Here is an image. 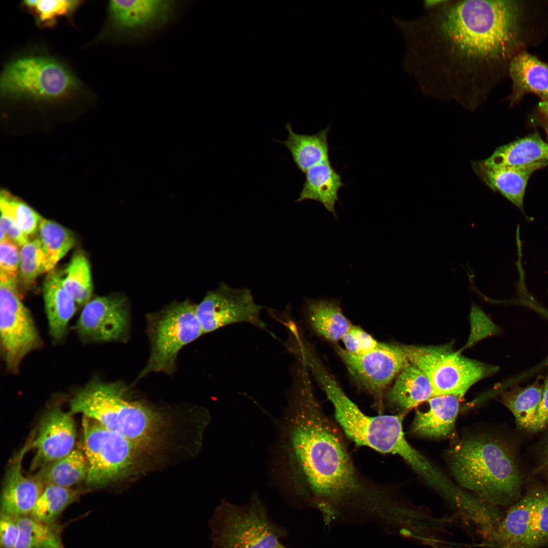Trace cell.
I'll return each mask as SVG.
<instances>
[{"label":"cell","instance_id":"obj_1","mask_svg":"<svg viewBox=\"0 0 548 548\" xmlns=\"http://www.w3.org/2000/svg\"><path fill=\"white\" fill-rule=\"evenodd\" d=\"M405 24L407 66L419 90L473 111L487 100L495 71L519 41L515 1H425Z\"/></svg>","mask_w":548,"mask_h":548},{"label":"cell","instance_id":"obj_2","mask_svg":"<svg viewBox=\"0 0 548 548\" xmlns=\"http://www.w3.org/2000/svg\"><path fill=\"white\" fill-rule=\"evenodd\" d=\"M275 475L297 498L325 508H379L395 498L389 484L363 474L346 437L323 410L311 385L296 388L279 425Z\"/></svg>","mask_w":548,"mask_h":548},{"label":"cell","instance_id":"obj_3","mask_svg":"<svg viewBox=\"0 0 548 548\" xmlns=\"http://www.w3.org/2000/svg\"><path fill=\"white\" fill-rule=\"evenodd\" d=\"M449 458L456 481L484 503L505 505L519 497L521 474L512 450L501 438L488 434L467 436L450 450Z\"/></svg>","mask_w":548,"mask_h":548},{"label":"cell","instance_id":"obj_4","mask_svg":"<svg viewBox=\"0 0 548 548\" xmlns=\"http://www.w3.org/2000/svg\"><path fill=\"white\" fill-rule=\"evenodd\" d=\"M311 371L332 403L335 421L346 437L358 447L398 455L404 460L407 457L412 446L403 430L404 414L368 416L348 397L321 363L315 364Z\"/></svg>","mask_w":548,"mask_h":548},{"label":"cell","instance_id":"obj_5","mask_svg":"<svg viewBox=\"0 0 548 548\" xmlns=\"http://www.w3.org/2000/svg\"><path fill=\"white\" fill-rule=\"evenodd\" d=\"M121 382H90L70 401V413L95 420L134 444L148 440L154 432L156 417L147 406L127 398Z\"/></svg>","mask_w":548,"mask_h":548},{"label":"cell","instance_id":"obj_6","mask_svg":"<svg viewBox=\"0 0 548 548\" xmlns=\"http://www.w3.org/2000/svg\"><path fill=\"white\" fill-rule=\"evenodd\" d=\"M5 97L35 102L60 101L80 89V82L60 61L43 55H26L5 66L0 83Z\"/></svg>","mask_w":548,"mask_h":548},{"label":"cell","instance_id":"obj_7","mask_svg":"<svg viewBox=\"0 0 548 548\" xmlns=\"http://www.w3.org/2000/svg\"><path fill=\"white\" fill-rule=\"evenodd\" d=\"M210 525L212 548H278L286 534L256 493L243 505L222 500Z\"/></svg>","mask_w":548,"mask_h":548},{"label":"cell","instance_id":"obj_8","mask_svg":"<svg viewBox=\"0 0 548 548\" xmlns=\"http://www.w3.org/2000/svg\"><path fill=\"white\" fill-rule=\"evenodd\" d=\"M196 304L189 300L174 302L148 317L150 354L138 379L150 372L172 373L178 353L203 334L196 315Z\"/></svg>","mask_w":548,"mask_h":548},{"label":"cell","instance_id":"obj_9","mask_svg":"<svg viewBox=\"0 0 548 548\" xmlns=\"http://www.w3.org/2000/svg\"><path fill=\"white\" fill-rule=\"evenodd\" d=\"M410 363L428 378L434 395H454L462 398L481 379L497 371L442 347L403 346Z\"/></svg>","mask_w":548,"mask_h":548},{"label":"cell","instance_id":"obj_10","mask_svg":"<svg viewBox=\"0 0 548 548\" xmlns=\"http://www.w3.org/2000/svg\"><path fill=\"white\" fill-rule=\"evenodd\" d=\"M183 6L175 1H110L99 38L126 44L142 42L169 24Z\"/></svg>","mask_w":548,"mask_h":548},{"label":"cell","instance_id":"obj_11","mask_svg":"<svg viewBox=\"0 0 548 548\" xmlns=\"http://www.w3.org/2000/svg\"><path fill=\"white\" fill-rule=\"evenodd\" d=\"M0 336L2 354L9 371L16 373L22 359L39 348L41 338L33 319L21 299L17 282L0 274Z\"/></svg>","mask_w":548,"mask_h":548},{"label":"cell","instance_id":"obj_12","mask_svg":"<svg viewBox=\"0 0 548 548\" xmlns=\"http://www.w3.org/2000/svg\"><path fill=\"white\" fill-rule=\"evenodd\" d=\"M83 450L88 464L85 481L90 487H100L122 475L131 465L134 444L90 418L83 416Z\"/></svg>","mask_w":548,"mask_h":548},{"label":"cell","instance_id":"obj_13","mask_svg":"<svg viewBox=\"0 0 548 548\" xmlns=\"http://www.w3.org/2000/svg\"><path fill=\"white\" fill-rule=\"evenodd\" d=\"M334 349L354 379L373 397L379 415L383 414L386 389L410 363L403 346L381 342L361 355L351 354L338 346Z\"/></svg>","mask_w":548,"mask_h":548},{"label":"cell","instance_id":"obj_14","mask_svg":"<svg viewBox=\"0 0 548 548\" xmlns=\"http://www.w3.org/2000/svg\"><path fill=\"white\" fill-rule=\"evenodd\" d=\"M263 307L256 304L250 290L235 289L224 283L207 292L196 306V315L203 333L236 323H247L265 328L261 319Z\"/></svg>","mask_w":548,"mask_h":548},{"label":"cell","instance_id":"obj_15","mask_svg":"<svg viewBox=\"0 0 548 548\" xmlns=\"http://www.w3.org/2000/svg\"><path fill=\"white\" fill-rule=\"evenodd\" d=\"M130 314L125 297H96L86 303L76 329L80 337L88 342L126 341L129 337Z\"/></svg>","mask_w":548,"mask_h":548},{"label":"cell","instance_id":"obj_16","mask_svg":"<svg viewBox=\"0 0 548 548\" xmlns=\"http://www.w3.org/2000/svg\"><path fill=\"white\" fill-rule=\"evenodd\" d=\"M72 414L55 407L42 418L38 433L30 441L36 451L31 469H41L69 454L74 449L76 429Z\"/></svg>","mask_w":548,"mask_h":548},{"label":"cell","instance_id":"obj_17","mask_svg":"<svg viewBox=\"0 0 548 548\" xmlns=\"http://www.w3.org/2000/svg\"><path fill=\"white\" fill-rule=\"evenodd\" d=\"M29 441L13 458L1 492L0 513L16 518L30 516L45 486L35 476L25 475L22 461L30 449Z\"/></svg>","mask_w":548,"mask_h":548},{"label":"cell","instance_id":"obj_18","mask_svg":"<svg viewBox=\"0 0 548 548\" xmlns=\"http://www.w3.org/2000/svg\"><path fill=\"white\" fill-rule=\"evenodd\" d=\"M548 165L545 161L519 165L494 166L484 160L472 161L473 171L480 180L498 191L521 211L528 180L536 170Z\"/></svg>","mask_w":548,"mask_h":548},{"label":"cell","instance_id":"obj_19","mask_svg":"<svg viewBox=\"0 0 548 548\" xmlns=\"http://www.w3.org/2000/svg\"><path fill=\"white\" fill-rule=\"evenodd\" d=\"M539 491H531L507 511L502 520L487 535L491 548H521L533 519Z\"/></svg>","mask_w":548,"mask_h":548},{"label":"cell","instance_id":"obj_20","mask_svg":"<svg viewBox=\"0 0 548 548\" xmlns=\"http://www.w3.org/2000/svg\"><path fill=\"white\" fill-rule=\"evenodd\" d=\"M460 399L454 395H443L428 399L427 410L416 412L411 425V432L432 438L451 435L454 430Z\"/></svg>","mask_w":548,"mask_h":548},{"label":"cell","instance_id":"obj_21","mask_svg":"<svg viewBox=\"0 0 548 548\" xmlns=\"http://www.w3.org/2000/svg\"><path fill=\"white\" fill-rule=\"evenodd\" d=\"M508 72L512 81L510 104L529 93L538 95L541 100H548V64L522 52L511 58Z\"/></svg>","mask_w":548,"mask_h":548},{"label":"cell","instance_id":"obj_22","mask_svg":"<svg viewBox=\"0 0 548 548\" xmlns=\"http://www.w3.org/2000/svg\"><path fill=\"white\" fill-rule=\"evenodd\" d=\"M42 290L49 333L54 340L59 341L66 333L68 323L76 312V302L63 285L62 272L57 270L49 272Z\"/></svg>","mask_w":548,"mask_h":548},{"label":"cell","instance_id":"obj_23","mask_svg":"<svg viewBox=\"0 0 548 548\" xmlns=\"http://www.w3.org/2000/svg\"><path fill=\"white\" fill-rule=\"evenodd\" d=\"M435 396L427 376L417 366L409 363L398 374L386 393L385 403L391 408L404 414Z\"/></svg>","mask_w":548,"mask_h":548},{"label":"cell","instance_id":"obj_24","mask_svg":"<svg viewBox=\"0 0 548 548\" xmlns=\"http://www.w3.org/2000/svg\"><path fill=\"white\" fill-rule=\"evenodd\" d=\"M305 181L296 202L305 200L319 202L337 218L335 204L339 201L338 192L344 186L341 177L330 161L319 163L305 173Z\"/></svg>","mask_w":548,"mask_h":548},{"label":"cell","instance_id":"obj_25","mask_svg":"<svg viewBox=\"0 0 548 548\" xmlns=\"http://www.w3.org/2000/svg\"><path fill=\"white\" fill-rule=\"evenodd\" d=\"M305 310L313 330L332 342L341 340L352 325L337 300L309 299L306 301Z\"/></svg>","mask_w":548,"mask_h":548},{"label":"cell","instance_id":"obj_26","mask_svg":"<svg viewBox=\"0 0 548 548\" xmlns=\"http://www.w3.org/2000/svg\"><path fill=\"white\" fill-rule=\"evenodd\" d=\"M288 135L281 143L290 151L298 168L304 174L311 167L324 161H330L328 133L329 127L314 134L295 133L290 124L285 125Z\"/></svg>","mask_w":548,"mask_h":548},{"label":"cell","instance_id":"obj_27","mask_svg":"<svg viewBox=\"0 0 548 548\" xmlns=\"http://www.w3.org/2000/svg\"><path fill=\"white\" fill-rule=\"evenodd\" d=\"M484 161L494 166L548 162V142L535 132L498 147Z\"/></svg>","mask_w":548,"mask_h":548},{"label":"cell","instance_id":"obj_28","mask_svg":"<svg viewBox=\"0 0 548 548\" xmlns=\"http://www.w3.org/2000/svg\"><path fill=\"white\" fill-rule=\"evenodd\" d=\"M88 464L83 450L76 448L69 454L40 469L35 476L45 486L72 488L86 481Z\"/></svg>","mask_w":548,"mask_h":548},{"label":"cell","instance_id":"obj_29","mask_svg":"<svg viewBox=\"0 0 548 548\" xmlns=\"http://www.w3.org/2000/svg\"><path fill=\"white\" fill-rule=\"evenodd\" d=\"M65 524L46 523L30 516L18 518L16 548H65L62 534Z\"/></svg>","mask_w":548,"mask_h":548},{"label":"cell","instance_id":"obj_30","mask_svg":"<svg viewBox=\"0 0 548 548\" xmlns=\"http://www.w3.org/2000/svg\"><path fill=\"white\" fill-rule=\"evenodd\" d=\"M543 389L538 380L525 387H516L503 393L504 404L514 416L517 426L530 431Z\"/></svg>","mask_w":548,"mask_h":548},{"label":"cell","instance_id":"obj_31","mask_svg":"<svg viewBox=\"0 0 548 548\" xmlns=\"http://www.w3.org/2000/svg\"><path fill=\"white\" fill-rule=\"evenodd\" d=\"M38 231L46 256L47 271L49 272L75 245V237L67 228L43 218L40 222Z\"/></svg>","mask_w":548,"mask_h":548},{"label":"cell","instance_id":"obj_32","mask_svg":"<svg viewBox=\"0 0 548 548\" xmlns=\"http://www.w3.org/2000/svg\"><path fill=\"white\" fill-rule=\"evenodd\" d=\"M80 495V491L72 488L47 485L36 503L30 516L43 522H57L63 511L74 502Z\"/></svg>","mask_w":548,"mask_h":548},{"label":"cell","instance_id":"obj_33","mask_svg":"<svg viewBox=\"0 0 548 548\" xmlns=\"http://www.w3.org/2000/svg\"><path fill=\"white\" fill-rule=\"evenodd\" d=\"M62 283L78 304L85 305L90 300L93 289L91 270L83 254L78 253L72 257L62 273Z\"/></svg>","mask_w":548,"mask_h":548},{"label":"cell","instance_id":"obj_34","mask_svg":"<svg viewBox=\"0 0 548 548\" xmlns=\"http://www.w3.org/2000/svg\"><path fill=\"white\" fill-rule=\"evenodd\" d=\"M81 3L73 0H26L21 6L32 15L37 26L48 28L62 18H72Z\"/></svg>","mask_w":548,"mask_h":548},{"label":"cell","instance_id":"obj_35","mask_svg":"<svg viewBox=\"0 0 548 548\" xmlns=\"http://www.w3.org/2000/svg\"><path fill=\"white\" fill-rule=\"evenodd\" d=\"M47 272L46 259L39 238L29 241L21 247L18 279L24 285H31L42 273Z\"/></svg>","mask_w":548,"mask_h":548},{"label":"cell","instance_id":"obj_36","mask_svg":"<svg viewBox=\"0 0 548 548\" xmlns=\"http://www.w3.org/2000/svg\"><path fill=\"white\" fill-rule=\"evenodd\" d=\"M1 212L9 215L27 236L33 234L39 228L42 217L25 203L8 192L1 193Z\"/></svg>","mask_w":548,"mask_h":548},{"label":"cell","instance_id":"obj_37","mask_svg":"<svg viewBox=\"0 0 548 548\" xmlns=\"http://www.w3.org/2000/svg\"><path fill=\"white\" fill-rule=\"evenodd\" d=\"M548 542V491H539L536 509L521 548H538Z\"/></svg>","mask_w":548,"mask_h":548},{"label":"cell","instance_id":"obj_38","mask_svg":"<svg viewBox=\"0 0 548 548\" xmlns=\"http://www.w3.org/2000/svg\"><path fill=\"white\" fill-rule=\"evenodd\" d=\"M345 350L354 355L369 352L380 345V342L359 326L352 325L341 340Z\"/></svg>","mask_w":548,"mask_h":548},{"label":"cell","instance_id":"obj_39","mask_svg":"<svg viewBox=\"0 0 548 548\" xmlns=\"http://www.w3.org/2000/svg\"><path fill=\"white\" fill-rule=\"evenodd\" d=\"M19 255L18 246L7 238L0 242V273L18 282Z\"/></svg>","mask_w":548,"mask_h":548},{"label":"cell","instance_id":"obj_40","mask_svg":"<svg viewBox=\"0 0 548 548\" xmlns=\"http://www.w3.org/2000/svg\"><path fill=\"white\" fill-rule=\"evenodd\" d=\"M18 535V518L0 513V548H16Z\"/></svg>","mask_w":548,"mask_h":548},{"label":"cell","instance_id":"obj_41","mask_svg":"<svg viewBox=\"0 0 548 548\" xmlns=\"http://www.w3.org/2000/svg\"><path fill=\"white\" fill-rule=\"evenodd\" d=\"M0 229L5 233L7 237L19 247H22L29 241L26 235L7 214L1 212Z\"/></svg>","mask_w":548,"mask_h":548},{"label":"cell","instance_id":"obj_42","mask_svg":"<svg viewBox=\"0 0 548 548\" xmlns=\"http://www.w3.org/2000/svg\"><path fill=\"white\" fill-rule=\"evenodd\" d=\"M548 426V374L545 377L542 397L531 429L532 432L541 431Z\"/></svg>","mask_w":548,"mask_h":548},{"label":"cell","instance_id":"obj_43","mask_svg":"<svg viewBox=\"0 0 548 548\" xmlns=\"http://www.w3.org/2000/svg\"><path fill=\"white\" fill-rule=\"evenodd\" d=\"M536 116L548 141V100H541L538 103L536 109Z\"/></svg>","mask_w":548,"mask_h":548},{"label":"cell","instance_id":"obj_44","mask_svg":"<svg viewBox=\"0 0 548 548\" xmlns=\"http://www.w3.org/2000/svg\"><path fill=\"white\" fill-rule=\"evenodd\" d=\"M542 463L543 468L548 472V441L545 444L543 450Z\"/></svg>","mask_w":548,"mask_h":548},{"label":"cell","instance_id":"obj_45","mask_svg":"<svg viewBox=\"0 0 548 548\" xmlns=\"http://www.w3.org/2000/svg\"><path fill=\"white\" fill-rule=\"evenodd\" d=\"M278 548H288V547H286L285 546L283 545V544H282L281 543V544H280V545H279V546L278 547Z\"/></svg>","mask_w":548,"mask_h":548}]
</instances>
